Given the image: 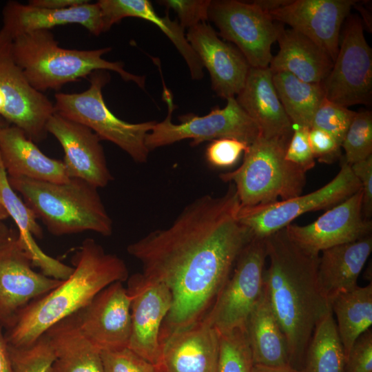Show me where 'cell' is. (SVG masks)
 I'll return each instance as SVG.
<instances>
[{
    "mask_svg": "<svg viewBox=\"0 0 372 372\" xmlns=\"http://www.w3.org/2000/svg\"><path fill=\"white\" fill-rule=\"evenodd\" d=\"M240 200L229 183L220 196L205 195L187 205L167 227L149 232L127 251L142 273L164 284L172 307L162 328L174 330L201 320L254 238L238 218Z\"/></svg>",
    "mask_w": 372,
    "mask_h": 372,
    "instance_id": "cell-1",
    "label": "cell"
},
{
    "mask_svg": "<svg viewBox=\"0 0 372 372\" xmlns=\"http://www.w3.org/2000/svg\"><path fill=\"white\" fill-rule=\"evenodd\" d=\"M265 245L270 263L265 283L287 341L290 365L300 370L316 324L331 311L318 284L320 255L298 247L285 228L265 238Z\"/></svg>",
    "mask_w": 372,
    "mask_h": 372,
    "instance_id": "cell-2",
    "label": "cell"
},
{
    "mask_svg": "<svg viewBox=\"0 0 372 372\" xmlns=\"http://www.w3.org/2000/svg\"><path fill=\"white\" fill-rule=\"evenodd\" d=\"M74 271L66 280L36 299L20 313L4 335L9 346L25 348L52 326L87 305L102 289L129 277L125 262L105 252L92 238L85 239L72 257Z\"/></svg>",
    "mask_w": 372,
    "mask_h": 372,
    "instance_id": "cell-3",
    "label": "cell"
},
{
    "mask_svg": "<svg viewBox=\"0 0 372 372\" xmlns=\"http://www.w3.org/2000/svg\"><path fill=\"white\" fill-rule=\"evenodd\" d=\"M112 48L90 50L61 47L49 30H40L19 35L12 39L14 59L30 85L42 92L59 90L68 83L87 78L97 70L118 73L126 81L144 88L145 76L128 72L121 62L109 61L103 55Z\"/></svg>",
    "mask_w": 372,
    "mask_h": 372,
    "instance_id": "cell-4",
    "label": "cell"
},
{
    "mask_svg": "<svg viewBox=\"0 0 372 372\" xmlns=\"http://www.w3.org/2000/svg\"><path fill=\"white\" fill-rule=\"evenodd\" d=\"M12 188L56 236L92 231L104 236L112 234L113 223L98 192L87 182L70 178L52 183L8 176Z\"/></svg>",
    "mask_w": 372,
    "mask_h": 372,
    "instance_id": "cell-5",
    "label": "cell"
},
{
    "mask_svg": "<svg viewBox=\"0 0 372 372\" xmlns=\"http://www.w3.org/2000/svg\"><path fill=\"white\" fill-rule=\"evenodd\" d=\"M290 139L260 135L244 152L241 165L220 175L235 185L242 207L267 205L301 195L306 183L302 169L285 159Z\"/></svg>",
    "mask_w": 372,
    "mask_h": 372,
    "instance_id": "cell-6",
    "label": "cell"
},
{
    "mask_svg": "<svg viewBox=\"0 0 372 372\" xmlns=\"http://www.w3.org/2000/svg\"><path fill=\"white\" fill-rule=\"evenodd\" d=\"M110 79L106 70H97L90 76V86L86 90L56 93L55 113L87 127L101 140L117 145L136 163H145L149 153L145 138L156 122L130 123L116 116L106 105L102 92Z\"/></svg>",
    "mask_w": 372,
    "mask_h": 372,
    "instance_id": "cell-7",
    "label": "cell"
},
{
    "mask_svg": "<svg viewBox=\"0 0 372 372\" xmlns=\"http://www.w3.org/2000/svg\"><path fill=\"white\" fill-rule=\"evenodd\" d=\"M164 89L167 116L163 121L156 123L147 134L145 145L149 152L187 138L192 140V146L225 138H234L249 145L260 135L258 126L240 106L236 97L228 98L223 108L212 109L203 116L184 115L180 117V123L174 124L172 122V114L175 109L172 96L165 86Z\"/></svg>",
    "mask_w": 372,
    "mask_h": 372,
    "instance_id": "cell-8",
    "label": "cell"
},
{
    "mask_svg": "<svg viewBox=\"0 0 372 372\" xmlns=\"http://www.w3.org/2000/svg\"><path fill=\"white\" fill-rule=\"evenodd\" d=\"M265 238L254 237L239 256L231 275L203 318L218 334L245 328L265 287Z\"/></svg>",
    "mask_w": 372,
    "mask_h": 372,
    "instance_id": "cell-9",
    "label": "cell"
},
{
    "mask_svg": "<svg viewBox=\"0 0 372 372\" xmlns=\"http://www.w3.org/2000/svg\"><path fill=\"white\" fill-rule=\"evenodd\" d=\"M54 113V103L28 83L14 59L12 39L1 28L0 117L39 143L47 137L46 125Z\"/></svg>",
    "mask_w": 372,
    "mask_h": 372,
    "instance_id": "cell-10",
    "label": "cell"
},
{
    "mask_svg": "<svg viewBox=\"0 0 372 372\" xmlns=\"http://www.w3.org/2000/svg\"><path fill=\"white\" fill-rule=\"evenodd\" d=\"M360 189L359 180L342 159L338 174L322 187L285 200L249 207L240 206L238 218L254 237L265 238L285 228L300 215L329 209Z\"/></svg>",
    "mask_w": 372,
    "mask_h": 372,
    "instance_id": "cell-11",
    "label": "cell"
},
{
    "mask_svg": "<svg viewBox=\"0 0 372 372\" xmlns=\"http://www.w3.org/2000/svg\"><path fill=\"white\" fill-rule=\"evenodd\" d=\"M208 20L220 35L234 43L251 68H268L273 58L272 44L277 41L282 26L254 1H211Z\"/></svg>",
    "mask_w": 372,
    "mask_h": 372,
    "instance_id": "cell-12",
    "label": "cell"
},
{
    "mask_svg": "<svg viewBox=\"0 0 372 372\" xmlns=\"http://www.w3.org/2000/svg\"><path fill=\"white\" fill-rule=\"evenodd\" d=\"M347 19L333 68L321 83L324 98L345 107L369 105L372 96V51L360 18Z\"/></svg>",
    "mask_w": 372,
    "mask_h": 372,
    "instance_id": "cell-13",
    "label": "cell"
},
{
    "mask_svg": "<svg viewBox=\"0 0 372 372\" xmlns=\"http://www.w3.org/2000/svg\"><path fill=\"white\" fill-rule=\"evenodd\" d=\"M131 333L128 348L156 365L160 356V333L172 307V295L164 284L136 273L127 278Z\"/></svg>",
    "mask_w": 372,
    "mask_h": 372,
    "instance_id": "cell-14",
    "label": "cell"
},
{
    "mask_svg": "<svg viewBox=\"0 0 372 372\" xmlns=\"http://www.w3.org/2000/svg\"><path fill=\"white\" fill-rule=\"evenodd\" d=\"M61 282L34 270L17 234L0 249L1 326L12 327L25 307Z\"/></svg>",
    "mask_w": 372,
    "mask_h": 372,
    "instance_id": "cell-15",
    "label": "cell"
},
{
    "mask_svg": "<svg viewBox=\"0 0 372 372\" xmlns=\"http://www.w3.org/2000/svg\"><path fill=\"white\" fill-rule=\"evenodd\" d=\"M291 240L307 252L319 254L329 248L354 242L371 234L372 223L362 215L361 189L329 209L307 225L285 227Z\"/></svg>",
    "mask_w": 372,
    "mask_h": 372,
    "instance_id": "cell-16",
    "label": "cell"
},
{
    "mask_svg": "<svg viewBox=\"0 0 372 372\" xmlns=\"http://www.w3.org/2000/svg\"><path fill=\"white\" fill-rule=\"evenodd\" d=\"M74 316L83 334L101 351L128 347L130 298L122 282H113L102 289Z\"/></svg>",
    "mask_w": 372,
    "mask_h": 372,
    "instance_id": "cell-17",
    "label": "cell"
},
{
    "mask_svg": "<svg viewBox=\"0 0 372 372\" xmlns=\"http://www.w3.org/2000/svg\"><path fill=\"white\" fill-rule=\"evenodd\" d=\"M46 130L61 145L69 178L82 179L96 188L107 186L113 177L108 169L101 139L87 127L54 113Z\"/></svg>",
    "mask_w": 372,
    "mask_h": 372,
    "instance_id": "cell-18",
    "label": "cell"
},
{
    "mask_svg": "<svg viewBox=\"0 0 372 372\" xmlns=\"http://www.w3.org/2000/svg\"><path fill=\"white\" fill-rule=\"evenodd\" d=\"M156 372H216L219 334L203 319L174 330L161 329Z\"/></svg>",
    "mask_w": 372,
    "mask_h": 372,
    "instance_id": "cell-19",
    "label": "cell"
},
{
    "mask_svg": "<svg viewBox=\"0 0 372 372\" xmlns=\"http://www.w3.org/2000/svg\"><path fill=\"white\" fill-rule=\"evenodd\" d=\"M356 1L291 0L269 14L273 21L286 23L304 34L335 61L340 45V33L344 20Z\"/></svg>",
    "mask_w": 372,
    "mask_h": 372,
    "instance_id": "cell-20",
    "label": "cell"
},
{
    "mask_svg": "<svg viewBox=\"0 0 372 372\" xmlns=\"http://www.w3.org/2000/svg\"><path fill=\"white\" fill-rule=\"evenodd\" d=\"M185 37L203 68L208 70L217 95L225 99L237 96L251 68L241 52L219 39L206 22L189 28Z\"/></svg>",
    "mask_w": 372,
    "mask_h": 372,
    "instance_id": "cell-21",
    "label": "cell"
},
{
    "mask_svg": "<svg viewBox=\"0 0 372 372\" xmlns=\"http://www.w3.org/2000/svg\"><path fill=\"white\" fill-rule=\"evenodd\" d=\"M2 29L13 39L32 31L49 30L58 25H81L99 36L104 32L101 10L98 3L87 2L65 9L32 6L15 1L6 3L2 11Z\"/></svg>",
    "mask_w": 372,
    "mask_h": 372,
    "instance_id": "cell-22",
    "label": "cell"
},
{
    "mask_svg": "<svg viewBox=\"0 0 372 372\" xmlns=\"http://www.w3.org/2000/svg\"><path fill=\"white\" fill-rule=\"evenodd\" d=\"M269 68H250L236 98L265 138L291 139L293 126L278 98Z\"/></svg>",
    "mask_w": 372,
    "mask_h": 372,
    "instance_id": "cell-23",
    "label": "cell"
},
{
    "mask_svg": "<svg viewBox=\"0 0 372 372\" xmlns=\"http://www.w3.org/2000/svg\"><path fill=\"white\" fill-rule=\"evenodd\" d=\"M0 156L9 177L59 183L70 179L63 161L44 154L15 125H8L0 130Z\"/></svg>",
    "mask_w": 372,
    "mask_h": 372,
    "instance_id": "cell-24",
    "label": "cell"
},
{
    "mask_svg": "<svg viewBox=\"0 0 372 372\" xmlns=\"http://www.w3.org/2000/svg\"><path fill=\"white\" fill-rule=\"evenodd\" d=\"M0 202L9 217L15 223L19 240L29 256L33 267L39 268L44 275L64 280L68 278L74 267L46 254L34 238L41 239L43 232L34 212L23 202L10 186L8 176L0 156Z\"/></svg>",
    "mask_w": 372,
    "mask_h": 372,
    "instance_id": "cell-25",
    "label": "cell"
},
{
    "mask_svg": "<svg viewBox=\"0 0 372 372\" xmlns=\"http://www.w3.org/2000/svg\"><path fill=\"white\" fill-rule=\"evenodd\" d=\"M277 41L279 51L269 65L272 72H285L313 83H321L330 73L331 57L304 34L282 25Z\"/></svg>",
    "mask_w": 372,
    "mask_h": 372,
    "instance_id": "cell-26",
    "label": "cell"
},
{
    "mask_svg": "<svg viewBox=\"0 0 372 372\" xmlns=\"http://www.w3.org/2000/svg\"><path fill=\"white\" fill-rule=\"evenodd\" d=\"M372 251L371 234L358 240L323 250L319 257L318 280L329 302L358 285V278Z\"/></svg>",
    "mask_w": 372,
    "mask_h": 372,
    "instance_id": "cell-27",
    "label": "cell"
},
{
    "mask_svg": "<svg viewBox=\"0 0 372 372\" xmlns=\"http://www.w3.org/2000/svg\"><path fill=\"white\" fill-rule=\"evenodd\" d=\"M245 331L254 364L291 366L287 341L273 309L265 283L247 319Z\"/></svg>",
    "mask_w": 372,
    "mask_h": 372,
    "instance_id": "cell-28",
    "label": "cell"
},
{
    "mask_svg": "<svg viewBox=\"0 0 372 372\" xmlns=\"http://www.w3.org/2000/svg\"><path fill=\"white\" fill-rule=\"evenodd\" d=\"M104 32L126 17H136L148 21L158 26L171 40L184 58L194 80L203 77V66L198 56L188 42L184 28L177 21H172L167 14L158 16L150 1L147 0H99Z\"/></svg>",
    "mask_w": 372,
    "mask_h": 372,
    "instance_id": "cell-29",
    "label": "cell"
},
{
    "mask_svg": "<svg viewBox=\"0 0 372 372\" xmlns=\"http://www.w3.org/2000/svg\"><path fill=\"white\" fill-rule=\"evenodd\" d=\"M55 354L48 372H104L101 351L80 330L74 314L45 333Z\"/></svg>",
    "mask_w": 372,
    "mask_h": 372,
    "instance_id": "cell-30",
    "label": "cell"
},
{
    "mask_svg": "<svg viewBox=\"0 0 372 372\" xmlns=\"http://www.w3.org/2000/svg\"><path fill=\"white\" fill-rule=\"evenodd\" d=\"M346 359L355 341L372 324V284L338 294L330 302Z\"/></svg>",
    "mask_w": 372,
    "mask_h": 372,
    "instance_id": "cell-31",
    "label": "cell"
},
{
    "mask_svg": "<svg viewBox=\"0 0 372 372\" xmlns=\"http://www.w3.org/2000/svg\"><path fill=\"white\" fill-rule=\"evenodd\" d=\"M272 73L276 93L293 127L310 129L324 98L322 83L305 82L285 72Z\"/></svg>",
    "mask_w": 372,
    "mask_h": 372,
    "instance_id": "cell-32",
    "label": "cell"
},
{
    "mask_svg": "<svg viewBox=\"0 0 372 372\" xmlns=\"http://www.w3.org/2000/svg\"><path fill=\"white\" fill-rule=\"evenodd\" d=\"M333 314L316 324L300 372H344L345 353Z\"/></svg>",
    "mask_w": 372,
    "mask_h": 372,
    "instance_id": "cell-33",
    "label": "cell"
},
{
    "mask_svg": "<svg viewBox=\"0 0 372 372\" xmlns=\"http://www.w3.org/2000/svg\"><path fill=\"white\" fill-rule=\"evenodd\" d=\"M253 365L245 328L219 334L216 372H251Z\"/></svg>",
    "mask_w": 372,
    "mask_h": 372,
    "instance_id": "cell-34",
    "label": "cell"
},
{
    "mask_svg": "<svg viewBox=\"0 0 372 372\" xmlns=\"http://www.w3.org/2000/svg\"><path fill=\"white\" fill-rule=\"evenodd\" d=\"M341 147L344 150L342 159L349 165L372 155L371 112H355Z\"/></svg>",
    "mask_w": 372,
    "mask_h": 372,
    "instance_id": "cell-35",
    "label": "cell"
},
{
    "mask_svg": "<svg viewBox=\"0 0 372 372\" xmlns=\"http://www.w3.org/2000/svg\"><path fill=\"white\" fill-rule=\"evenodd\" d=\"M12 372H48L55 359L48 336L44 333L25 348L8 345Z\"/></svg>",
    "mask_w": 372,
    "mask_h": 372,
    "instance_id": "cell-36",
    "label": "cell"
},
{
    "mask_svg": "<svg viewBox=\"0 0 372 372\" xmlns=\"http://www.w3.org/2000/svg\"><path fill=\"white\" fill-rule=\"evenodd\" d=\"M355 114V112L348 107L324 98L313 116L311 127L328 133L341 145Z\"/></svg>",
    "mask_w": 372,
    "mask_h": 372,
    "instance_id": "cell-37",
    "label": "cell"
},
{
    "mask_svg": "<svg viewBox=\"0 0 372 372\" xmlns=\"http://www.w3.org/2000/svg\"><path fill=\"white\" fill-rule=\"evenodd\" d=\"M101 355L104 372H156L154 364L128 347Z\"/></svg>",
    "mask_w": 372,
    "mask_h": 372,
    "instance_id": "cell-38",
    "label": "cell"
},
{
    "mask_svg": "<svg viewBox=\"0 0 372 372\" xmlns=\"http://www.w3.org/2000/svg\"><path fill=\"white\" fill-rule=\"evenodd\" d=\"M248 145L234 138H219L211 141L206 149L208 163L218 168L229 167L235 165Z\"/></svg>",
    "mask_w": 372,
    "mask_h": 372,
    "instance_id": "cell-39",
    "label": "cell"
},
{
    "mask_svg": "<svg viewBox=\"0 0 372 372\" xmlns=\"http://www.w3.org/2000/svg\"><path fill=\"white\" fill-rule=\"evenodd\" d=\"M158 3L173 10L178 15L183 28H192L208 20L209 0H164Z\"/></svg>",
    "mask_w": 372,
    "mask_h": 372,
    "instance_id": "cell-40",
    "label": "cell"
},
{
    "mask_svg": "<svg viewBox=\"0 0 372 372\" xmlns=\"http://www.w3.org/2000/svg\"><path fill=\"white\" fill-rule=\"evenodd\" d=\"M309 128L295 127L285 151V159L304 172L315 166V158L309 141Z\"/></svg>",
    "mask_w": 372,
    "mask_h": 372,
    "instance_id": "cell-41",
    "label": "cell"
},
{
    "mask_svg": "<svg viewBox=\"0 0 372 372\" xmlns=\"http://www.w3.org/2000/svg\"><path fill=\"white\" fill-rule=\"evenodd\" d=\"M344 372H372V331L368 329L355 341L346 359Z\"/></svg>",
    "mask_w": 372,
    "mask_h": 372,
    "instance_id": "cell-42",
    "label": "cell"
},
{
    "mask_svg": "<svg viewBox=\"0 0 372 372\" xmlns=\"http://www.w3.org/2000/svg\"><path fill=\"white\" fill-rule=\"evenodd\" d=\"M309 141L313 156L319 162L331 164L342 157L341 145L328 133L311 127Z\"/></svg>",
    "mask_w": 372,
    "mask_h": 372,
    "instance_id": "cell-43",
    "label": "cell"
},
{
    "mask_svg": "<svg viewBox=\"0 0 372 372\" xmlns=\"http://www.w3.org/2000/svg\"><path fill=\"white\" fill-rule=\"evenodd\" d=\"M360 183L362 193V215L370 220L372 216V155L350 165Z\"/></svg>",
    "mask_w": 372,
    "mask_h": 372,
    "instance_id": "cell-44",
    "label": "cell"
},
{
    "mask_svg": "<svg viewBox=\"0 0 372 372\" xmlns=\"http://www.w3.org/2000/svg\"><path fill=\"white\" fill-rule=\"evenodd\" d=\"M87 0H31L28 4L43 8L61 10L83 4Z\"/></svg>",
    "mask_w": 372,
    "mask_h": 372,
    "instance_id": "cell-45",
    "label": "cell"
},
{
    "mask_svg": "<svg viewBox=\"0 0 372 372\" xmlns=\"http://www.w3.org/2000/svg\"><path fill=\"white\" fill-rule=\"evenodd\" d=\"M0 324V372H12L8 344Z\"/></svg>",
    "mask_w": 372,
    "mask_h": 372,
    "instance_id": "cell-46",
    "label": "cell"
},
{
    "mask_svg": "<svg viewBox=\"0 0 372 372\" xmlns=\"http://www.w3.org/2000/svg\"><path fill=\"white\" fill-rule=\"evenodd\" d=\"M290 1L289 0H258L254 2L262 10L269 13L288 4Z\"/></svg>",
    "mask_w": 372,
    "mask_h": 372,
    "instance_id": "cell-47",
    "label": "cell"
},
{
    "mask_svg": "<svg viewBox=\"0 0 372 372\" xmlns=\"http://www.w3.org/2000/svg\"><path fill=\"white\" fill-rule=\"evenodd\" d=\"M251 372H300V370L291 366L283 367H271L259 364H254Z\"/></svg>",
    "mask_w": 372,
    "mask_h": 372,
    "instance_id": "cell-48",
    "label": "cell"
},
{
    "mask_svg": "<svg viewBox=\"0 0 372 372\" xmlns=\"http://www.w3.org/2000/svg\"><path fill=\"white\" fill-rule=\"evenodd\" d=\"M17 233L10 229L0 220V249L5 245Z\"/></svg>",
    "mask_w": 372,
    "mask_h": 372,
    "instance_id": "cell-49",
    "label": "cell"
},
{
    "mask_svg": "<svg viewBox=\"0 0 372 372\" xmlns=\"http://www.w3.org/2000/svg\"><path fill=\"white\" fill-rule=\"evenodd\" d=\"M9 216L0 202V220H3L8 218Z\"/></svg>",
    "mask_w": 372,
    "mask_h": 372,
    "instance_id": "cell-50",
    "label": "cell"
},
{
    "mask_svg": "<svg viewBox=\"0 0 372 372\" xmlns=\"http://www.w3.org/2000/svg\"><path fill=\"white\" fill-rule=\"evenodd\" d=\"M8 125L10 124L7 123L4 119L0 117V130Z\"/></svg>",
    "mask_w": 372,
    "mask_h": 372,
    "instance_id": "cell-51",
    "label": "cell"
}]
</instances>
